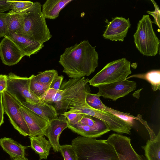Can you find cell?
I'll use <instances>...</instances> for the list:
<instances>
[{"label": "cell", "mask_w": 160, "mask_h": 160, "mask_svg": "<svg viewBox=\"0 0 160 160\" xmlns=\"http://www.w3.org/2000/svg\"><path fill=\"white\" fill-rule=\"evenodd\" d=\"M95 48L88 40H84L66 48L58 61L63 72L71 78L90 75L98 65V54Z\"/></svg>", "instance_id": "obj_1"}, {"label": "cell", "mask_w": 160, "mask_h": 160, "mask_svg": "<svg viewBox=\"0 0 160 160\" xmlns=\"http://www.w3.org/2000/svg\"><path fill=\"white\" fill-rule=\"evenodd\" d=\"M71 144L79 160H118L114 148L105 140L80 136L73 139Z\"/></svg>", "instance_id": "obj_2"}, {"label": "cell", "mask_w": 160, "mask_h": 160, "mask_svg": "<svg viewBox=\"0 0 160 160\" xmlns=\"http://www.w3.org/2000/svg\"><path fill=\"white\" fill-rule=\"evenodd\" d=\"M87 95L81 93L70 103L68 112L84 114L98 118L106 123L110 130L119 134H130L132 126L126 122L108 112L89 106L85 100Z\"/></svg>", "instance_id": "obj_3"}, {"label": "cell", "mask_w": 160, "mask_h": 160, "mask_svg": "<svg viewBox=\"0 0 160 160\" xmlns=\"http://www.w3.org/2000/svg\"><path fill=\"white\" fill-rule=\"evenodd\" d=\"M40 2H36L29 9L22 15L24 21L23 29L20 32L30 39L41 44L52 37L41 10Z\"/></svg>", "instance_id": "obj_4"}, {"label": "cell", "mask_w": 160, "mask_h": 160, "mask_svg": "<svg viewBox=\"0 0 160 160\" xmlns=\"http://www.w3.org/2000/svg\"><path fill=\"white\" fill-rule=\"evenodd\" d=\"M153 23L148 15H143L139 21L133 35L136 47L142 55L153 56L158 53L160 41L154 31Z\"/></svg>", "instance_id": "obj_5"}, {"label": "cell", "mask_w": 160, "mask_h": 160, "mask_svg": "<svg viewBox=\"0 0 160 160\" xmlns=\"http://www.w3.org/2000/svg\"><path fill=\"white\" fill-rule=\"evenodd\" d=\"M130 64V62L125 58L110 62L89 80L88 83L95 87L99 85L125 80L132 73Z\"/></svg>", "instance_id": "obj_6"}, {"label": "cell", "mask_w": 160, "mask_h": 160, "mask_svg": "<svg viewBox=\"0 0 160 160\" xmlns=\"http://www.w3.org/2000/svg\"><path fill=\"white\" fill-rule=\"evenodd\" d=\"M31 76L22 77L12 72L8 76L6 91L20 103L24 102L43 105L46 103L37 97L30 88Z\"/></svg>", "instance_id": "obj_7"}, {"label": "cell", "mask_w": 160, "mask_h": 160, "mask_svg": "<svg viewBox=\"0 0 160 160\" xmlns=\"http://www.w3.org/2000/svg\"><path fill=\"white\" fill-rule=\"evenodd\" d=\"M89 81V79L85 77L71 78L61 84L60 89L57 91L52 102L57 112L60 111L63 114L66 112L71 101L86 87Z\"/></svg>", "instance_id": "obj_8"}, {"label": "cell", "mask_w": 160, "mask_h": 160, "mask_svg": "<svg viewBox=\"0 0 160 160\" xmlns=\"http://www.w3.org/2000/svg\"><path fill=\"white\" fill-rule=\"evenodd\" d=\"M2 102L4 111L14 128L21 134L29 136V128L20 111L22 104L6 91L2 92Z\"/></svg>", "instance_id": "obj_9"}, {"label": "cell", "mask_w": 160, "mask_h": 160, "mask_svg": "<svg viewBox=\"0 0 160 160\" xmlns=\"http://www.w3.org/2000/svg\"><path fill=\"white\" fill-rule=\"evenodd\" d=\"M105 141L114 148L118 160H147L143 155H139L135 151L129 137L113 133Z\"/></svg>", "instance_id": "obj_10"}, {"label": "cell", "mask_w": 160, "mask_h": 160, "mask_svg": "<svg viewBox=\"0 0 160 160\" xmlns=\"http://www.w3.org/2000/svg\"><path fill=\"white\" fill-rule=\"evenodd\" d=\"M95 87L99 89L97 93L98 95L115 101L134 90L136 84L134 81L126 79L122 81L99 85Z\"/></svg>", "instance_id": "obj_11"}, {"label": "cell", "mask_w": 160, "mask_h": 160, "mask_svg": "<svg viewBox=\"0 0 160 160\" xmlns=\"http://www.w3.org/2000/svg\"><path fill=\"white\" fill-rule=\"evenodd\" d=\"M112 18L110 22L107 19L105 21L107 24L103 36L104 38L111 41L122 42L131 25L129 19L118 17Z\"/></svg>", "instance_id": "obj_12"}, {"label": "cell", "mask_w": 160, "mask_h": 160, "mask_svg": "<svg viewBox=\"0 0 160 160\" xmlns=\"http://www.w3.org/2000/svg\"><path fill=\"white\" fill-rule=\"evenodd\" d=\"M20 111L29 128V136L45 135L49 122L22 105Z\"/></svg>", "instance_id": "obj_13"}, {"label": "cell", "mask_w": 160, "mask_h": 160, "mask_svg": "<svg viewBox=\"0 0 160 160\" xmlns=\"http://www.w3.org/2000/svg\"><path fill=\"white\" fill-rule=\"evenodd\" d=\"M24 56L19 48L9 38L4 37L0 42V57L4 64L9 66L14 65Z\"/></svg>", "instance_id": "obj_14"}, {"label": "cell", "mask_w": 160, "mask_h": 160, "mask_svg": "<svg viewBox=\"0 0 160 160\" xmlns=\"http://www.w3.org/2000/svg\"><path fill=\"white\" fill-rule=\"evenodd\" d=\"M4 37L12 40L19 48L24 56H30L36 54L44 46L37 42L32 40L19 33H16L8 30Z\"/></svg>", "instance_id": "obj_15"}, {"label": "cell", "mask_w": 160, "mask_h": 160, "mask_svg": "<svg viewBox=\"0 0 160 160\" xmlns=\"http://www.w3.org/2000/svg\"><path fill=\"white\" fill-rule=\"evenodd\" d=\"M68 126L67 119L63 114L49 122L45 136L48 137L51 147L56 152H60L61 145L59 141L60 136Z\"/></svg>", "instance_id": "obj_16"}, {"label": "cell", "mask_w": 160, "mask_h": 160, "mask_svg": "<svg viewBox=\"0 0 160 160\" xmlns=\"http://www.w3.org/2000/svg\"><path fill=\"white\" fill-rule=\"evenodd\" d=\"M138 120L144 125L150 136V139L146 145L142 147L147 160H160V130L156 135L142 117H139Z\"/></svg>", "instance_id": "obj_17"}, {"label": "cell", "mask_w": 160, "mask_h": 160, "mask_svg": "<svg viewBox=\"0 0 160 160\" xmlns=\"http://www.w3.org/2000/svg\"><path fill=\"white\" fill-rule=\"evenodd\" d=\"M73 0H47L42 5V12L45 18L54 19L60 11Z\"/></svg>", "instance_id": "obj_18"}, {"label": "cell", "mask_w": 160, "mask_h": 160, "mask_svg": "<svg viewBox=\"0 0 160 160\" xmlns=\"http://www.w3.org/2000/svg\"><path fill=\"white\" fill-rule=\"evenodd\" d=\"M0 145L12 159L25 158V150L28 147L23 146L12 138L6 137L0 139Z\"/></svg>", "instance_id": "obj_19"}, {"label": "cell", "mask_w": 160, "mask_h": 160, "mask_svg": "<svg viewBox=\"0 0 160 160\" xmlns=\"http://www.w3.org/2000/svg\"><path fill=\"white\" fill-rule=\"evenodd\" d=\"M29 138L31 148L39 155V160L47 159L51 148L49 141L46 139L43 135L29 136Z\"/></svg>", "instance_id": "obj_20"}, {"label": "cell", "mask_w": 160, "mask_h": 160, "mask_svg": "<svg viewBox=\"0 0 160 160\" xmlns=\"http://www.w3.org/2000/svg\"><path fill=\"white\" fill-rule=\"evenodd\" d=\"M22 105L49 122L58 117L55 107L50 104L40 105L24 102Z\"/></svg>", "instance_id": "obj_21"}, {"label": "cell", "mask_w": 160, "mask_h": 160, "mask_svg": "<svg viewBox=\"0 0 160 160\" xmlns=\"http://www.w3.org/2000/svg\"><path fill=\"white\" fill-rule=\"evenodd\" d=\"M68 128L81 136L88 138L100 137L111 131L110 129L94 128L78 123L68 125Z\"/></svg>", "instance_id": "obj_22"}, {"label": "cell", "mask_w": 160, "mask_h": 160, "mask_svg": "<svg viewBox=\"0 0 160 160\" xmlns=\"http://www.w3.org/2000/svg\"><path fill=\"white\" fill-rule=\"evenodd\" d=\"M136 78L146 80L151 84L154 91L160 90V70H153L146 73L135 74L127 77L126 79Z\"/></svg>", "instance_id": "obj_23"}, {"label": "cell", "mask_w": 160, "mask_h": 160, "mask_svg": "<svg viewBox=\"0 0 160 160\" xmlns=\"http://www.w3.org/2000/svg\"><path fill=\"white\" fill-rule=\"evenodd\" d=\"M6 21L8 30L11 32H18L23 28L24 21L22 15L15 13L12 10L7 13Z\"/></svg>", "instance_id": "obj_24"}, {"label": "cell", "mask_w": 160, "mask_h": 160, "mask_svg": "<svg viewBox=\"0 0 160 160\" xmlns=\"http://www.w3.org/2000/svg\"><path fill=\"white\" fill-rule=\"evenodd\" d=\"M31 76L33 80L46 84H50L58 76V72L54 69L46 70L39 72L36 75H32Z\"/></svg>", "instance_id": "obj_25"}, {"label": "cell", "mask_w": 160, "mask_h": 160, "mask_svg": "<svg viewBox=\"0 0 160 160\" xmlns=\"http://www.w3.org/2000/svg\"><path fill=\"white\" fill-rule=\"evenodd\" d=\"M7 1L10 4L11 9L13 12L22 15L27 12L34 3L30 1Z\"/></svg>", "instance_id": "obj_26"}, {"label": "cell", "mask_w": 160, "mask_h": 160, "mask_svg": "<svg viewBox=\"0 0 160 160\" xmlns=\"http://www.w3.org/2000/svg\"><path fill=\"white\" fill-rule=\"evenodd\" d=\"M31 77L30 88L34 95L40 99L49 88L51 83L46 84L35 81L32 79V76Z\"/></svg>", "instance_id": "obj_27"}, {"label": "cell", "mask_w": 160, "mask_h": 160, "mask_svg": "<svg viewBox=\"0 0 160 160\" xmlns=\"http://www.w3.org/2000/svg\"><path fill=\"white\" fill-rule=\"evenodd\" d=\"M60 152L64 160H79L77 155L72 144L61 145Z\"/></svg>", "instance_id": "obj_28"}, {"label": "cell", "mask_w": 160, "mask_h": 160, "mask_svg": "<svg viewBox=\"0 0 160 160\" xmlns=\"http://www.w3.org/2000/svg\"><path fill=\"white\" fill-rule=\"evenodd\" d=\"M63 114L65 116L68 125H72L78 123L82 118L83 114L73 112L68 113L67 112Z\"/></svg>", "instance_id": "obj_29"}, {"label": "cell", "mask_w": 160, "mask_h": 160, "mask_svg": "<svg viewBox=\"0 0 160 160\" xmlns=\"http://www.w3.org/2000/svg\"><path fill=\"white\" fill-rule=\"evenodd\" d=\"M151 1L154 7V11H148L147 12L153 17L154 21L153 22L157 25L159 28H160V12L159 7L155 1L152 0Z\"/></svg>", "instance_id": "obj_30"}, {"label": "cell", "mask_w": 160, "mask_h": 160, "mask_svg": "<svg viewBox=\"0 0 160 160\" xmlns=\"http://www.w3.org/2000/svg\"><path fill=\"white\" fill-rule=\"evenodd\" d=\"M7 15V13L0 12V38L4 37L8 30L6 21Z\"/></svg>", "instance_id": "obj_31"}, {"label": "cell", "mask_w": 160, "mask_h": 160, "mask_svg": "<svg viewBox=\"0 0 160 160\" xmlns=\"http://www.w3.org/2000/svg\"><path fill=\"white\" fill-rule=\"evenodd\" d=\"M63 79V76H58L55 78L51 83L49 88L54 89L57 90H59Z\"/></svg>", "instance_id": "obj_32"}, {"label": "cell", "mask_w": 160, "mask_h": 160, "mask_svg": "<svg viewBox=\"0 0 160 160\" xmlns=\"http://www.w3.org/2000/svg\"><path fill=\"white\" fill-rule=\"evenodd\" d=\"M8 75L0 74V93L6 91L7 86Z\"/></svg>", "instance_id": "obj_33"}, {"label": "cell", "mask_w": 160, "mask_h": 160, "mask_svg": "<svg viewBox=\"0 0 160 160\" xmlns=\"http://www.w3.org/2000/svg\"><path fill=\"white\" fill-rule=\"evenodd\" d=\"M10 9V4L7 0H0V12H3Z\"/></svg>", "instance_id": "obj_34"}, {"label": "cell", "mask_w": 160, "mask_h": 160, "mask_svg": "<svg viewBox=\"0 0 160 160\" xmlns=\"http://www.w3.org/2000/svg\"><path fill=\"white\" fill-rule=\"evenodd\" d=\"M4 108L2 102V92L0 93V127L4 122Z\"/></svg>", "instance_id": "obj_35"}, {"label": "cell", "mask_w": 160, "mask_h": 160, "mask_svg": "<svg viewBox=\"0 0 160 160\" xmlns=\"http://www.w3.org/2000/svg\"><path fill=\"white\" fill-rule=\"evenodd\" d=\"M12 160H28V158H20L12 159Z\"/></svg>", "instance_id": "obj_36"}]
</instances>
